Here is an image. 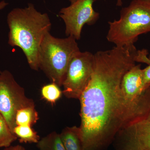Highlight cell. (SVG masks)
Returning a JSON list of instances; mask_svg holds the SVG:
<instances>
[{"label":"cell","instance_id":"obj_3","mask_svg":"<svg viewBox=\"0 0 150 150\" xmlns=\"http://www.w3.org/2000/svg\"><path fill=\"white\" fill-rule=\"evenodd\" d=\"M76 40L72 36L59 38L48 33L40 44L38 67L51 82L62 86L70 62L80 51Z\"/></svg>","mask_w":150,"mask_h":150},{"label":"cell","instance_id":"obj_8","mask_svg":"<svg viewBox=\"0 0 150 150\" xmlns=\"http://www.w3.org/2000/svg\"><path fill=\"white\" fill-rule=\"evenodd\" d=\"M112 144L115 150H150V111L142 119L120 130Z\"/></svg>","mask_w":150,"mask_h":150},{"label":"cell","instance_id":"obj_10","mask_svg":"<svg viewBox=\"0 0 150 150\" xmlns=\"http://www.w3.org/2000/svg\"><path fill=\"white\" fill-rule=\"evenodd\" d=\"M39 119L38 112L35 106H30L21 108L18 110L16 116V126H32L37 123Z\"/></svg>","mask_w":150,"mask_h":150},{"label":"cell","instance_id":"obj_18","mask_svg":"<svg viewBox=\"0 0 150 150\" xmlns=\"http://www.w3.org/2000/svg\"><path fill=\"white\" fill-rule=\"evenodd\" d=\"M116 6H121L123 4V0H116Z\"/></svg>","mask_w":150,"mask_h":150},{"label":"cell","instance_id":"obj_6","mask_svg":"<svg viewBox=\"0 0 150 150\" xmlns=\"http://www.w3.org/2000/svg\"><path fill=\"white\" fill-rule=\"evenodd\" d=\"M94 63V55L91 52L79 51L74 55L62 85L66 97L79 99L91 79Z\"/></svg>","mask_w":150,"mask_h":150},{"label":"cell","instance_id":"obj_16","mask_svg":"<svg viewBox=\"0 0 150 150\" xmlns=\"http://www.w3.org/2000/svg\"><path fill=\"white\" fill-rule=\"evenodd\" d=\"M4 150H26L22 146L16 145L15 146H10L8 147L5 148Z\"/></svg>","mask_w":150,"mask_h":150},{"label":"cell","instance_id":"obj_17","mask_svg":"<svg viewBox=\"0 0 150 150\" xmlns=\"http://www.w3.org/2000/svg\"><path fill=\"white\" fill-rule=\"evenodd\" d=\"M8 3L6 2L4 0L1 1L0 2V11L4 9L8 5Z\"/></svg>","mask_w":150,"mask_h":150},{"label":"cell","instance_id":"obj_11","mask_svg":"<svg viewBox=\"0 0 150 150\" xmlns=\"http://www.w3.org/2000/svg\"><path fill=\"white\" fill-rule=\"evenodd\" d=\"M37 147L38 150H65L60 134L55 131L40 139Z\"/></svg>","mask_w":150,"mask_h":150},{"label":"cell","instance_id":"obj_2","mask_svg":"<svg viewBox=\"0 0 150 150\" xmlns=\"http://www.w3.org/2000/svg\"><path fill=\"white\" fill-rule=\"evenodd\" d=\"M7 21L9 29L8 43L19 47L24 53L32 70L38 71V54L41 42L50 32L51 23L46 13H41L34 5L15 8L9 13Z\"/></svg>","mask_w":150,"mask_h":150},{"label":"cell","instance_id":"obj_15","mask_svg":"<svg viewBox=\"0 0 150 150\" xmlns=\"http://www.w3.org/2000/svg\"><path fill=\"white\" fill-rule=\"evenodd\" d=\"M149 60L150 61V54L149 55ZM144 75V88L146 90L150 86V64L144 69H143Z\"/></svg>","mask_w":150,"mask_h":150},{"label":"cell","instance_id":"obj_9","mask_svg":"<svg viewBox=\"0 0 150 150\" xmlns=\"http://www.w3.org/2000/svg\"><path fill=\"white\" fill-rule=\"evenodd\" d=\"M60 136L65 150H82L79 127H66L62 130Z\"/></svg>","mask_w":150,"mask_h":150},{"label":"cell","instance_id":"obj_4","mask_svg":"<svg viewBox=\"0 0 150 150\" xmlns=\"http://www.w3.org/2000/svg\"><path fill=\"white\" fill-rule=\"evenodd\" d=\"M106 38L115 46L134 45L139 35L150 32V3L133 0L118 20L108 22Z\"/></svg>","mask_w":150,"mask_h":150},{"label":"cell","instance_id":"obj_13","mask_svg":"<svg viewBox=\"0 0 150 150\" xmlns=\"http://www.w3.org/2000/svg\"><path fill=\"white\" fill-rule=\"evenodd\" d=\"M17 139L5 118L0 114V148L9 147Z\"/></svg>","mask_w":150,"mask_h":150},{"label":"cell","instance_id":"obj_21","mask_svg":"<svg viewBox=\"0 0 150 150\" xmlns=\"http://www.w3.org/2000/svg\"><path fill=\"white\" fill-rule=\"evenodd\" d=\"M1 71H0V73H1Z\"/></svg>","mask_w":150,"mask_h":150},{"label":"cell","instance_id":"obj_20","mask_svg":"<svg viewBox=\"0 0 150 150\" xmlns=\"http://www.w3.org/2000/svg\"><path fill=\"white\" fill-rule=\"evenodd\" d=\"M140 1H143L146 2L150 3V0H140Z\"/></svg>","mask_w":150,"mask_h":150},{"label":"cell","instance_id":"obj_19","mask_svg":"<svg viewBox=\"0 0 150 150\" xmlns=\"http://www.w3.org/2000/svg\"><path fill=\"white\" fill-rule=\"evenodd\" d=\"M69 1L70 2L71 4H73V3L75 2L77 0H69Z\"/></svg>","mask_w":150,"mask_h":150},{"label":"cell","instance_id":"obj_12","mask_svg":"<svg viewBox=\"0 0 150 150\" xmlns=\"http://www.w3.org/2000/svg\"><path fill=\"white\" fill-rule=\"evenodd\" d=\"M13 132L21 143L37 144L40 140V137L31 126H16Z\"/></svg>","mask_w":150,"mask_h":150},{"label":"cell","instance_id":"obj_14","mask_svg":"<svg viewBox=\"0 0 150 150\" xmlns=\"http://www.w3.org/2000/svg\"><path fill=\"white\" fill-rule=\"evenodd\" d=\"M60 87L54 83L43 86L41 90V94L43 99L54 105L62 97V91Z\"/></svg>","mask_w":150,"mask_h":150},{"label":"cell","instance_id":"obj_7","mask_svg":"<svg viewBox=\"0 0 150 150\" xmlns=\"http://www.w3.org/2000/svg\"><path fill=\"white\" fill-rule=\"evenodd\" d=\"M94 0H77L61 10L59 16L64 22L67 37L79 40L84 25H91L97 21L99 13L94 9Z\"/></svg>","mask_w":150,"mask_h":150},{"label":"cell","instance_id":"obj_5","mask_svg":"<svg viewBox=\"0 0 150 150\" xmlns=\"http://www.w3.org/2000/svg\"><path fill=\"white\" fill-rule=\"evenodd\" d=\"M30 106H35L34 101L25 95L24 89L17 82L12 74L8 70L1 71L0 114L5 118L13 133L16 126L15 119L18 110Z\"/></svg>","mask_w":150,"mask_h":150},{"label":"cell","instance_id":"obj_1","mask_svg":"<svg viewBox=\"0 0 150 150\" xmlns=\"http://www.w3.org/2000/svg\"><path fill=\"white\" fill-rule=\"evenodd\" d=\"M94 55L91 79L79 99L82 150H106L120 130L150 111V96L132 102L121 89L124 75L136 62L145 63L147 53L132 45L115 46Z\"/></svg>","mask_w":150,"mask_h":150}]
</instances>
